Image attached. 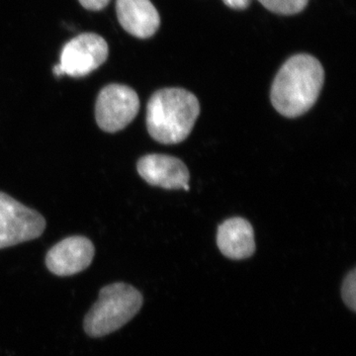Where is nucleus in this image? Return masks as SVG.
<instances>
[{
  "instance_id": "9d476101",
  "label": "nucleus",
  "mask_w": 356,
  "mask_h": 356,
  "mask_svg": "<svg viewBox=\"0 0 356 356\" xmlns=\"http://www.w3.org/2000/svg\"><path fill=\"white\" fill-rule=\"evenodd\" d=\"M217 245L228 259H245L255 252L254 233L252 225L243 218L235 217L220 225Z\"/></svg>"
},
{
  "instance_id": "9b49d317",
  "label": "nucleus",
  "mask_w": 356,
  "mask_h": 356,
  "mask_svg": "<svg viewBox=\"0 0 356 356\" xmlns=\"http://www.w3.org/2000/svg\"><path fill=\"white\" fill-rule=\"evenodd\" d=\"M267 10L280 15H294L303 11L309 0H259Z\"/></svg>"
},
{
  "instance_id": "0eeeda50",
  "label": "nucleus",
  "mask_w": 356,
  "mask_h": 356,
  "mask_svg": "<svg viewBox=\"0 0 356 356\" xmlns=\"http://www.w3.org/2000/svg\"><path fill=\"white\" fill-rule=\"evenodd\" d=\"M95 254V245L89 238L81 236H69L49 250L46 266L55 275H74L90 266Z\"/></svg>"
},
{
  "instance_id": "f8f14e48",
  "label": "nucleus",
  "mask_w": 356,
  "mask_h": 356,
  "mask_svg": "<svg viewBox=\"0 0 356 356\" xmlns=\"http://www.w3.org/2000/svg\"><path fill=\"white\" fill-rule=\"evenodd\" d=\"M341 297L344 304L350 309L351 311L356 310V270H353L348 273L341 286Z\"/></svg>"
},
{
  "instance_id": "1a4fd4ad",
  "label": "nucleus",
  "mask_w": 356,
  "mask_h": 356,
  "mask_svg": "<svg viewBox=\"0 0 356 356\" xmlns=\"http://www.w3.org/2000/svg\"><path fill=\"white\" fill-rule=\"evenodd\" d=\"M116 13L123 29L139 39L151 38L161 25V17L151 0H117Z\"/></svg>"
},
{
  "instance_id": "20e7f679",
  "label": "nucleus",
  "mask_w": 356,
  "mask_h": 356,
  "mask_svg": "<svg viewBox=\"0 0 356 356\" xmlns=\"http://www.w3.org/2000/svg\"><path fill=\"white\" fill-rule=\"evenodd\" d=\"M108 54L105 39L95 33H83L65 44L54 74L56 76H86L106 62Z\"/></svg>"
},
{
  "instance_id": "423d86ee",
  "label": "nucleus",
  "mask_w": 356,
  "mask_h": 356,
  "mask_svg": "<svg viewBox=\"0 0 356 356\" xmlns=\"http://www.w3.org/2000/svg\"><path fill=\"white\" fill-rule=\"evenodd\" d=\"M139 110V96L134 89L112 83L103 88L97 96L95 119L104 132L116 133L127 127Z\"/></svg>"
},
{
  "instance_id": "7ed1b4c3",
  "label": "nucleus",
  "mask_w": 356,
  "mask_h": 356,
  "mask_svg": "<svg viewBox=\"0 0 356 356\" xmlns=\"http://www.w3.org/2000/svg\"><path fill=\"white\" fill-rule=\"evenodd\" d=\"M143 296L127 283L103 287L97 301L86 314L83 329L91 337H102L127 324L140 310Z\"/></svg>"
},
{
  "instance_id": "39448f33",
  "label": "nucleus",
  "mask_w": 356,
  "mask_h": 356,
  "mask_svg": "<svg viewBox=\"0 0 356 356\" xmlns=\"http://www.w3.org/2000/svg\"><path fill=\"white\" fill-rule=\"evenodd\" d=\"M44 229L46 220L39 212L0 192V250L35 240Z\"/></svg>"
},
{
  "instance_id": "6e6552de",
  "label": "nucleus",
  "mask_w": 356,
  "mask_h": 356,
  "mask_svg": "<svg viewBox=\"0 0 356 356\" xmlns=\"http://www.w3.org/2000/svg\"><path fill=\"white\" fill-rule=\"evenodd\" d=\"M137 170L153 186L188 191L189 172L184 161L168 154H147L139 159Z\"/></svg>"
},
{
  "instance_id": "f257e3e1",
  "label": "nucleus",
  "mask_w": 356,
  "mask_h": 356,
  "mask_svg": "<svg viewBox=\"0 0 356 356\" xmlns=\"http://www.w3.org/2000/svg\"><path fill=\"white\" fill-rule=\"evenodd\" d=\"M325 81L323 65L317 58L299 54L288 58L276 74L270 98L283 116L296 118L314 106Z\"/></svg>"
},
{
  "instance_id": "4468645a",
  "label": "nucleus",
  "mask_w": 356,
  "mask_h": 356,
  "mask_svg": "<svg viewBox=\"0 0 356 356\" xmlns=\"http://www.w3.org/2000/svg\"><path fill=\"white\" fill-rule=\"evenodd\" d=\"M227 6L236 10H245L250 6L252 0H222Z\"/></svg>"
},
{
  "instance_id": "ddd939ff",
  "label": "nucleus",
  "mask_w": 356,
  "mask_h": 356,
  "mask_svg": "<svg viewBox=\"0 0 356 356\" xmlns=\"http://www.w3.org/2000/svg\"><path fill=\"white\" fill-rule=\"evenodd\" d=\"M79 3L91 11H100L108 6L110 0H79Z\"/></svg>"
},
{
  "instance_id": "f03ea898",
  "label": "nucleus",
  "mask_w": 356,
  "mask_h": 356,
  "mask_svg": "<svg viewBox=\"0 0 356 356\" xmlns=\"http://www.w3.org/2000/svg\"><path fill=\"white\" fill-rule=\"evenodd\" d=\"M199 114L200 104L193 93L182 88L159 89L147 103V131L161 144H178L191 135Z\"/></svg>"
}]
</instances>
